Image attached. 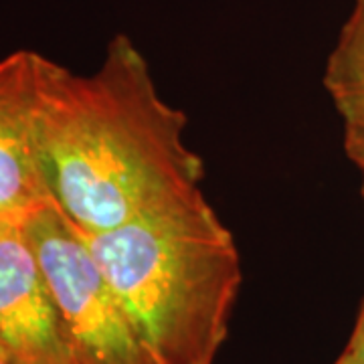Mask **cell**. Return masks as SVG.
<instances>
[{
    "label": "cell",
    "mask_w": 364,
    "mask_h": 364,
    "mask_svg": "<svg viewBox=\"0 0 364 364\" xmlns=\"http://www.w3.org/2000/svg\"><path fill=\"white\" fill-rule=\"evenodd\" d=\"M360 196H363V203H364V181H363V188H360Z\"/></svg>",
    "instance_id": "30bf717a"
},
{
    "label": "cell",
    "mask_w": 364,
    "mask_h": 364,
    "mask_svg": "<svg viewBox=\"0 0 364 364\" xmlns=\"http://www.w3.org/2000/svg\"><path fill=\"white\" fill-rule=\"evenodd\" d=\"M43 59L31 49L0 59V221L14 225L51 203L39 158Z\"/></svg>",
    "instance_id": "5b68a950"
},
{
    "label": "cell",
    "mask_w": 364,
    "mask_h": 364,
    "mask_svg": "<svg viewBox=\"0 0 364 364\" xmlns=\"http://www.w3.org/2000/svg\"><path fill=\"white\" fill-rule=\"evenodd\" d=\"M0 364H6V363H4V360H2V358H0Z\"/></svg>",
    "instance_id": "8fae6325"
},
{
    "label": "cell",
    "mask_w": 364,
    "mask_h": 364,
    "mask_svg": "<svg viewBox=\"0 0 364 364\" xmlns=\"http://www.w3.org/2000/svg\"><path fill=\"white\" fill-rule=\"evenodd\" d=\"M342 146H344L346 158L363 172L364 176V117L352 119V122H344Z\"/></svg>",
    "instance_id": "52a82bcc"
},
{
    "label": "cell",
    "mask_w": 364,
    "mask_h": 364,
    "mask_svg": "<svg viewBox=\"0 0 364 364\" xmlns=\"http://www.w3.org/2000/svg\"><path fill=\"white\" fill-rule=\"evenodd\" d=\"M324 87L342 122L364 117V0L352 2L324 67Z\"/></svg>",
    "instance_id": "8992f818"
},
{
    "label": "cell",
    "mask_w": 364,
    "mask_h": 364,
    "mask_svg": "<svg viewBox=\"0 0 364 364\" xmlns=\"http://www.w3.org/2000/svg\"><path fill=\"white\" fill-rule=\"evenodd\" d=\"M186 126L124 33L109 39L90 75L43 59L41 170L51 200L83 235L203 191L205 164L184 140Z\"/></svg>",
    "instance_id": "6da1fadb"
},
{
    "label": "cell",
    "mask_w": 364,
    "mask_h": 364,
    "mask_svg": "<svg viewBox=\"0 0 364 364\" xmlns=\"http://www.w3.org/2000/svg\"><path fill=\"white\" fill-rule=\"evenodd\" d=\"M83 237L158 364L215 363L243 269L203 191Z\"/></svg>",
    "instance_id": "7a4b0ae2"
},
{
    "label": "cell",
    "mask_w": 364,
    "mask_h": 364,
    "mask_svg": "<svg viewBox=\"0 0 364 364\" xmlns=\"http://www.w3.org/2000/svg\"><path fill=\"white\" fill-rule=\"evenodd\" d=\"M0 358L75 364L59 308L23 225L0 221Z\"/></svg>",
    "instance_id": "277c9868"
},
{
    "label": "cell",
    "mask_w": 364,
    "mask_h": 364,
    "mask_svg": "<svg viewBox=\"0 0 364 364\" xmlns=\"http://www.w3.org/2000/svg\"><path fill=\"white\" fill-rule=\"evenodd\" d=\"M334 364H360V363L352 356V352H348L346 348H344V352H342L338 358H336V363Z\"/></svg>",
    "instance_id": "9c48e42d"
},
{
    "label": "cell",
    "mask_w": 364,
    "mask_h": 364,
    "mask_svg": "<svg viewBox=\"0 0 364 364\" xmlns=\"http://www.w3.org/2000/svg\"><path fill=\"white\" fill-rule=\"evenodd\" d=\"M346 350L352 352V356L360 364H364V301L363 306H360L358 318H356L354 330H352L350 340L346 344Z\"/></svg>",
    "instance_id": "ba28073f"
},
{
    "label": "cell",
    "mask_w": 364,
    "mask_h": 364,
    "mask_svg": "<svg viewBox=\"0 0 364 364\" xmlns=\"http://www.w3.org/2000/svg\"><path fill=\"white\" fill-rule=\"evenodd\" d=\"M59 308L75 364H158L83 233L47 203L23 223Z\"/></svg>",
    "instance_id": "3957f363"
}]
</instances>
